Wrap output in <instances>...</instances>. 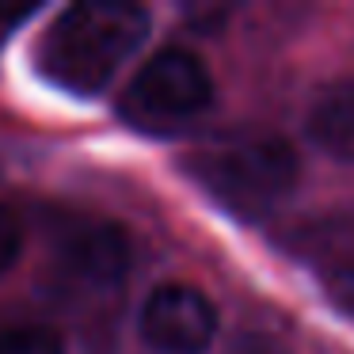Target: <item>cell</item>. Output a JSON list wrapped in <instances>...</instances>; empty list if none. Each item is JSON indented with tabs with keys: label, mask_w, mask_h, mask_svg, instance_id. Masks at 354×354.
I'll use <instances>...</instances> for the list:
<instances>
[{
	"label": "cell",
	"mask_w": 354,
	"mask_h": 354,
	"mask_svg": "<svg viewBox=\"0 0 354 354\" xmlns=\"http://www.w3.org/2000/svg\"><path fill=\"white\" fill-rule=\"evenodd\" d=\"M149 12L126 0H80L39 39V73L69 95H100L145 42Z\"/></svg>",
	"instance_id": "obj_1"
},
{
	"label": "cell",
	"mask_w": 354,
	"mask_h": 354,
	"mask_svg": "<svg viewBox=\"0 0 354 354\" xmlns=\"http://www.w3.org/2000/svg\"><path fill=\"white\" fill-rule=\"evenodd\" d=\"M187 168L221 206L236 209L240 217L270 209L297 183V153L282 138H236L198 149Z\"/></svg>",
	"instance_id": "obj_2"
},
{
	"label": "cell",
	"mask_w": 354,
	"mask_h": 354,
	"mask_svg": "<svg viewBox=\"0 0 354 354\" xmlns=\"http://www.w3.org/2000/svg\"><path fill=\"white\" fill-rule=\"evenodd\" d=\"M214 103V80L191 50H160L138 69L122 95V115L133 126L164 130Z\"/></svg>",
	"instance_id": "obj_3"
},
{
	"label": "cell",
	"mask_w": 354,
	"mask_h": 354,
	"mask_svg": "<svg viewBox=\"0 0 354 354\" xmlns=\"http://www.w3.org/2000/svg\"><path fill=\"white\" fill-rule=\"evenodd\" d=\"M141 335L160 354H198L217 335V308L194 286H160L141 308Z\"/></svg>",
	"instance_id": "obj_4"
},
{
	"label": "cell",
	"mask_w": 354,
	"mask_h": 354,
	"mask_svg": "<svg viewBox=\"0 0 354 354\" xmlns=\"http://www.w3.org/2000/svg\"><path fill=\"white\" fill-rule=\"evenodd\" d=\"M57 259L65 278L92 290H115L122 286L130 267V240L111 221H80L57 240Z\"/></svg>",
	"instance_id": "obj_5"
},
{
	"label": "cell",
	"mask_w": 354,
	"mask_h": 354,
	"mask_svg": "<svg viewBox=\"0 0 354 354\" xmlns=\"http://www.w3.org/2000/svg\"><path fill=\"white\" fill-rule=\"evenodd\" d=\"M308 138L328 156L354 160V84H335L313 103Z\"/></svg>",
	"instance_id": "obj_6"
},
{
	"label": "cell",
	"mask_w": 354,
	"mask_h": 354,
	"mask_svg": "<svg viewBox=\"0 0 354 354\" xmlns=\"http://www.w3.org/2000/svg\"><path fill=\"white\" fill-rule=\"evenodd\" d=\"M0 354H65V343L50 328H4Z\"/></svg>",
	"instance_id": "obj_7"
},
{
	"label": "cell",
	"mask_w": 354,
	"mask_h": 354,
	"mask_svg": "<svg viewBox=\"0 0 354 354\" xmlns=\"http://www.w3.org/2000/svg\"><path fill=\"white\" fill-rule=\"evenodd\" d=\"M24 252V225L8 206H0V274L12 267Z\"/></svg>",
	"instance_id": "obj_8"
},
{
	"label": "cell",
	"mask_w": 354,
	"mask_h": 354,
	"mask_svg": "<svg viewBox=\"0 0 354 354\" xmlns=\"http://www.w3.org/2000/svg\"><path fill=\"white\" fill-rule=\"evenodd\" d=\"M324 293L331 297V305L339 313H346L354 320V267H335L324 274Z\"/></svg>",
	"instance_id": "obj_9"
},
{
	"label": "cell",
	"mask_w": 354,
	"mask_h": 354,
	"mask_svg": "<svg viewBox=\"0 0 354 354\" xmlns=\"http://www.w3.org/2000/svg\"><path fill=\"white\" fill-rule=\"evenodd\" d=\"M225 354H290V346L270 331H244V335L232 339Z\"/></svg>",
	"instance_id": "obj_10"
}]
</instances>
